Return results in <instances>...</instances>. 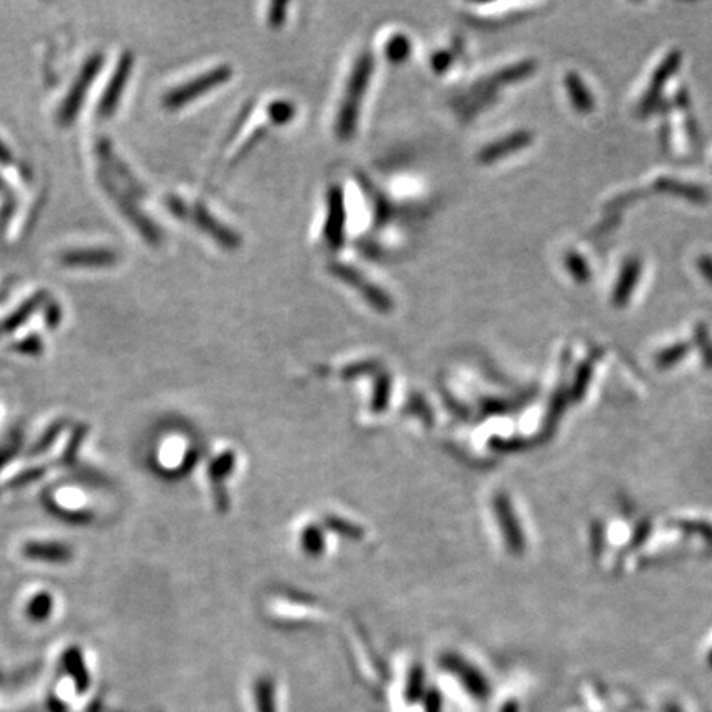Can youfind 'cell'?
<instances>
[{"label": "cell", "mask_w": 712, "mask_h": 712, "mask_svg": "<svg viewBox=\"0 0 712 712\" xmlns=\"http://www.w3.org/2000/svg\"><path fill=\"white\" fill-rule=\"evenodd\" d=\"M118 259L111 249H80L63 254L61 263L70 267H106L118 263Z\"/></svg>", "instance_id": "cell-7"}, {"label": "cell", "mask_w": 712, "mask_h": 712, "mask_svg": "<svg viewBox=\"0 0 712 712\" xmlns=\"http://www.w3.org/2000/svg\"><path fill=\"white\" fill-rule=\"evenodd\" d=\"M132 65H134V58L126 53L118 65V70L113 75V80L106 89L103 99H101V103H99L98 113L101 118H108L118 108L119 99H121L122 91L126 88Z\"/></svg>", "instance_id": "cell-6"}, {"label": "cell", "mask_w": 712, "mask_h": 712, "mask_svg": "<svg viewBox=\"0 0 712 712\" xmlns=\"http://www.w3.org/2000/svg\"><path fill=\"white\" fill-rule=\"evenodd\" d=\"M332 271L340 281L356 289V292H358L368 304L373 305L375 309L386 312V310L393 307V300L389 299L388 294L383 292L380 286H376L375 282L365 279V274H361L355 267L347 266V264H338V266L332 267Z\"/></svg>", "instance_id": "cell-4"}, {"label": "cell", "mask_w": 712, "mask_h": 712, "mask_svg": "<svg viewBox=\"0 0 712 712\" xmlns=\"http://www.w3.org/2000/svg\"><path fill=\"white\" fill-rule=\"evenodd\" d=\"M411 55V42L408 38L403 37V35H396V37L389 40L388 45H386V57L393 63H401V61L406 60V58Z\"/></svg>", "instance_id": "cell-8"}, {"label": "cell", "mask_w": 712, "mask_h": 712, "mask_svg": "<svg viewBox=\"0 0 712 712\" xmlns=\"http://www.w3.org/2000/svg\"><path fill=\"white\" fill-rule=\"evenodd\" d=\"M231 76H233V70H231L230 65L216 66L213 70L205 71L198 78H193L192 81L183 83V85L177 86V88L165 94L164 106L169 111H177V109L183 108L185 104L202 98L211 89L225 85L230 81Z\"/></svg>", "instance_id": "cell-2"}, {"label": "cell", "mask_w": 712, "mask_h": 712, "mask_svg": "<svg viewBox=\"0 0 712 712\" xmlns=\"http://www.w3.org/2000/svg\"><path fill=\"white\" fill-rule=\"evenodd\" d=\"M101 65H103V57L94 55L83 66L78 80H76L75 85L71 86L70 93L66 96L65 101L61 103L60 111H58V122H60L61 126H70L71 122L75 121L78 111L81 109V104L85 101L86 91L93 83L94 78L98 76Z\"/></svg>", "instance_id": "cell-3"}, {"label": "cell", "mask_w": 712, "mask_h": 712, "mask_svg": "<svg viewBox=\"0 0 712 712\" xmlns=\"http://www.w3.org/2000/svg\"><path fill=\"white\" fill-rule=\"evenodd\" d=\"M345 200H343L342 190L332 187L327 195V216H325L324 239L325 243L332 248H338L345 239Z\"/></svg>", "instance_id": "cell-5"}, {"label": "cell", "mask_w": 712, "mask_h": 712, "mask_svg": "<svg viewBox=\"0 0 712 712\" xmlns=\"http://www.w3.org/2000/svg\"><path fill=\"white\" fill-rule=\"evenodd\" d=\"M373 68H375L373 58L368 53H363L356 60L352 73L348 76L345 93H343L337 116H335V136L340 141H348L355 136L363 101H365L366 89H368L371 75H373Z\"/></svg>", "instance_id": "cell-1"}, {"label": "cell", "mask_w": 712, "mask_h": 712, "mask_svg": "<svg viewBox=\"0 0 712 712\" xmlns=\"http://www.w3.org/2000/svg\"><path fill=\"white\" fill-rule=\"evenodd\" d=\"M2 297H4V294H0V299H2Z\"/></svg>", "instance_id": "cell-10"}, {"label": "cell", "mask_w": 712, "mask_h": 712, "mask_svg": "<svg viewBox=\"0 0 712 712\" xmlns=\"http://www.w3.org/2000/svg\"><path fill=\"white\" fill-rule=\"evenodd\" d=\"M0 160L2 162H9L10 160V152L9 150L5 149L4 144L0 142Z\"/></svg>", "instance_id": "cell-9"}]
</instances>
